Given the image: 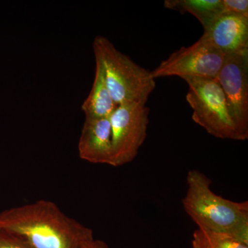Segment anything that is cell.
I'll return each instance as SVG.
<instances>
[{
    "label": "cell",
    "mask_w": 248,
    "mask_h": 248,
    "mask_svg": "<svg viewBox=\"0 0 248 248\" xmlns=\"http://www.w3.org/2000/svg\"><path fill=\"white\" fill-rule=\"evenodd\" d=\"M0 231L17 236L31 248H81L94 239L91 228L45 200L0 212Z\"/></svg>",
    "instance_id": "6da1fadb"
},
{
    "label": "cell",
    "mask_w": 248,
    "mask_h": 248,
    "mask_svg": "<svg viewBox=\"0 0 248 248\" xmlns=\"http://www.w3.org/2000/svg\"><path fill=\"white\" fill-rule=\"evenodd\" d=\"M186 180L183 207L198 228L228 235L248 245V202L217 195L211 189L212 181L198 170L189 171Z\"/></svg>",
    "instance_id": "7a4b0ae2"
},
{
    "label": "cell",
    "mask_w": 248,
    "mask_h": 248,
    "mask_svg": "<svg viewBox=\"0 0 248 248\" xmlns=\"http://www.w3.org/2000/svg\"><path fill=\"white\" fill-rule=\"evenodd\" d=\"M93 50L95 61L102 66L106 84L115 104L146 105L156 87L152 72L139 66L104 36L94 37Z\"/></svg>",
    "instance_id": "3957f363"
},
{
    "label": "cell",
    "mask_w": 248,
    "mask_h": 248,
    "mask_svg": "<svg viewBox=\"0 0 248 248\" xmlns=\"http://www.w3.org/2000/svg\"><path fill=\"white\" fill-rule=\"evenodd\" d=\"M185 81L188 85L186 100L193 111L192 120L215 138L239 141L224 93L216 79L190 78Z\"/></svg>",
    "instance_id": "277c9868"
},
{
    "label": "cell",
    "mask_w": 248,
    "mask_h": 248,
    "mask_svg": "<svg viewBox=\"0 0 248 248\" xmlns=\"http://www.w3.org/2000/svg\"><path fill=\"white\" fill-rule=\"evenodd\" d=\"M150 109L146 105L121 104L109 117L112 134V166L132 162L147 138Z\"/></svg>",
    "instance_id": "5b68a950"
},
{
    "label": "cell",
    "mask_w": 248,
    "mask_h": 248,
    "mask_svg": "<svg viewBox=\"0 0 248 248\" xmlns=\"http://www.w3.org/2000/svg\"><path fill=\"white\" fill-rule=\"evenodd\" d=\"M225 54L201 37L188 47H182L161 62L152 72L154 79L177 76L186 80L190 78L216 79L225 60Z\"/></svg>",
    "instance_id": "8992f818"
},
{
    "label": "cell",
    "mask_w": 248,
    "mask_h": 248,
    "mask_svg": "<svg viewBox=\"0 0 248 248\" xmlns=\"http://www.w3.org/2000/svg\"><path fill=\"white\" fill-rule=\"evenodd\" d=\"M216 81L226 97L239 141L248 138V51L226 54Z\"/></svg>",
    "instance_id": "52a82bcc"
},
{
    "label": "cell",
    "mask_w": 248,
    "mask_h": 248,
    "mask_svg": "<svg viewBox=\"0 0 248 248\" xmlns=\"http://www.w3.org/2000/svg\"><path fill=\"white\" fill-rule=\"evenodd\" d=\"M202 37L225 55L248 51V17L220 15L204 29Z\"/></svg>",
    "instance_id": "ba28073f"
},
{
    "label": "cell",
    "mask_w": 248,
    "mask_h": 248,
    "mask_svg": "<svg viewBox=\"0 0 248 248\" xmlns=\"http://www.w3.org/2000/svg\"><path fill=\"white\" fill-rule=\"evenodd\" d=\"M80 159L112 166V134L109 118L86 117L78 142Z\"/></svg>",
    "instance_id": "9c48e42d"
},
{
    "label": "cell",
    "mask_w": 248,
    "mask_h": 248,
    "mask_svg": "<svg viewBox=\"0 0 248 248\" xmlns=\"http://www.w3.org/2000/svg\"><path fill=\"white\" fill-rule=\"evenodd\" d=\"M96 62L95 73L92 89L81 105L86 117L109 118L118 106L114 102L108 89L102 66Z\"/></svg>",
    "instance_id": "30bf717a"
},
{
    "label": "cell",
    "mask_w": 248,
    "mask_h": 248,
    "mask_svg": "<svg viewBox=\"0 0 248 248\" xmlns=\"http://www.w3.org/2000/svg\"><path fill=\"white\" fill-rule=\"evenodd\" d=\"M164 6L182 14L192 15L200 21L203 29L223 14L222 0H166Z\"/></svg>",
    "instance_id": "8fae6325"
},
{
    "label": "cell",
    "mask_w": 248,
    "mask_h": 248,
    "mask_svg": "<svg viewBox=\"0 0 248 248\" xmlns=\"http://www.w3.org/2000/svg\"><path fill=\"white\" fill-rule=\"evenodd\" d=\"M192 248H248V245L228 235L197 228L192 235Z\"/></svg>",
    "instance_id": "7c38bea8"
},
{
    "label": "cell",
    "mask_w": 248,
    "mask_h": 248,
    "mask_svg": "<svg viewBox=\"0 0 248 248\" xmlns=\"http://www.w3.org/2000/svg\"><path fill=\"white\" fill-rule=\"evenodd\" d=\"M223 14L248 17V0H222Z\"/></svg>",
    "instance_id": "4fadbf2b"
},
{
    "label": "cell",
    "mask_w": 248,
    "mask_h": 248,
    "mask_svg": "<svg viewBox=\"0 0 248 248\" xmlns=\"http://www.w3.org/2000/svg\"><path fill=\"white\" fill-rule=\"evenodd\" d=\"M0 248H31L14 235L0 231Z\"/></svg>",
    "instance_id": "5bb4252c"
},
{
    "label": "cell",
    "mask_w": 248,
    "mask_h": 248,
    "mask_svg": "<svg viewBox=\"0 0 248 248\" xmlns=\"http://www.w3.org/2000/svg\"><path fill=\"white\" fill-rule=\"evenodd\" d=\"M81 248H109L107 243L99 239H93L82 245Z\"/></svg>",
    "instance_id": "9a60e30c"
}]
</instances>
